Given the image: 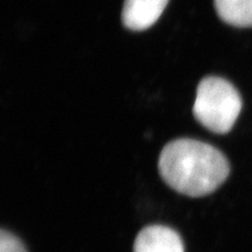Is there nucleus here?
Here are the masks:
<instances>
[{
  "label": "nucleus",
  "mask_w": 252,
  "mask_h": 252,
  "mask_svg": "<svg viewBox=\"0 0 252 252\" xmlns=\"http://www.w3.org/2000/svg\"><path fill=\"white\" fill-rule=\"evenodd\" d=\"M159 172L173 190L201 198L215 192L225 182L230 165L215 146L193 139H178L162 149Z\"/></svg>",
  "instance_id": "nucleus-1"
},
{
  "label": "nucleus",
  "mask_w": 252,
  "mask_h": 252,
  "mask_svg": "<svg viewBox=\"0 0 252 252\" xmlns=\"http://www.w3.org/2000/svg\"><path fill=\"white\" fill-rule=\"evenodd\" d=\"M243 107L240 93L226 79L208 76L202 79L196 89L192 108L198 122L211 132H229Z\"/></svg>",
  "instance_id": "nucleus-2"
},
{
  "label": "nucleus",
  "mask_w": 252,
  "mask_h": 252,
  "mask_svg": "<svg viewBox=\"0 0 252 252\" xmlns=\"http://www.w3.org/2000/svg\"><path fill=\"white\" fill-rule=\"evenodd\" d=\"M184 243L172 228L151 225L142 229L133 244V252H184Z\"/></svg>",
  "instance_id": "nucleus-3"
},
{
  "label": "nucleus",
  "mask_w": 252,
  "mask_h": 252,
  "mask_svg": "<svg viewBox=\"0 0 252 252\" xmlns=\"http://www.w3.org/2000/svg\"><path fill=\"white\" fill-rule=\"evenodd\" d=\"M169 0H125L122 10L123 26L141 32L153 27L159 20Z\"/></svg>",
  "instance_id": "nucleus-4"
},
{
  "label": "nucleus",
  "mask_w": 252,
  "mask_h": 252,
  "mask_svg": "<svg viewBox=\"0 0 252 252\" xmlns=\"http://www.w3.org/2000/svg\"><path fill=\"white\" fill-rule=\"evenodd\" d=\"M219 17L236 28H252V0H215Z\"/></svg>",
  "instance_id": "nucleus-5"
},
{
  "label": "nucleus",
  "mask_w": 252,
  "mask_h": 252,
  "mask_svg": "<svg viewBox=\"0 0 252 252\" xmlns=\"http://www.w3.org/2000/svg\"><path fill=\"white\" fill-rule=\"evenodd\" d=\"M0 252H27L23 243L10 231L0 232Z\"/></svg>",
  "instance_id": "nucleus-6"
}]
</instances>
